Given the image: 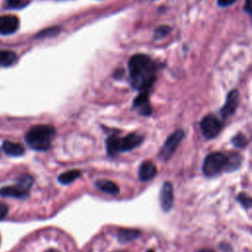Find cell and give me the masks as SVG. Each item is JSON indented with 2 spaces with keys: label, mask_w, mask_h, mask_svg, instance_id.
<instances>
[{
  "label": "cell",
  "mask_w": 252,
  "mask_h": 252,
  "mask_svg": "<svg viewBox=\"0 0 252 252\" xmlns=\"http://www.w3.org/2000/svg\"><path fill=\"white\" fill-rule=\"evenodd\" d=\"M130 82L134 89L149 92L156 81V67L146 54H135L128 62Z\"/></svg>",
  "instance_id": "1"
},
{
  "label": "cell",
  "mask_w": 252,
  "mask_h": 252,
  "mask_svg": "<svg viewBox=\"0 0 252 252\" xmlns=\"http://www.w3.org/2000/svg\"><path fill=\"white\" fill-rule=\"evenodd\" d=\"M54 135V127L50 125L41 124L32 127L26 133L25 140L31 149L39 152H44L49 149Z\"/></svg>",
  "instance_id": "2"
},
{
  "label": "cell",
  "mask_w": 252,
  "mask_h": 252,
  "mask_svg": "<svg viewBox=\"0 0 252 252\" xmlns=\"http://www.w3.org/2000/svg\"><path fill=\"white\" fill-rule=\"evenodd\" d=\"M228 156L223 153H213L206 157L203 162L202 170L206 177L213 178L226 172Z\"/></svg>",
  "instance_id": "3"
},
{
  "label": "cell",
  "mask_w": 252,
  "mask_h": 252,
  "mask_svg": "<svg viewBox=\"0 0 252 252\" xmlns=\"http://www.w3.org/2000/svg\"><path fill=\"white\" fill-rule=\"evenodd\" d=\"M183 136H184L183 131L179 129L166 139V141L164 142V144L162 145V147L159 153V158L162 161L169 160L173 157V155L177 151L180 143L183 139Z\"/></svg>",
  "instance_id": "4"
},
{
  "label": "cell",
  "mask_w": 252,
  "mask_h": 252,
  "mask_svg": "<svg viewBox=\"0 0 252 252\" xmlns=\"http://www.w3.org/2000/svg\"><path fill=\"white\" fill-rule=\"evenodd\" d=\"M200 127L203 136L207 140H210L219 135L222 129V122L215 115H209L201 120Z\"/></svg>",
  "instance_id": "5"
},
{
  "label": "cell",
  "mask_w": 252,
  "mask_h": 252,
  "mask_svg": "<svg viewBox=\"0 0 252 252\" xmlns=\"http://www.w3.org/2000/svg\"><path fill=\"white\" fill-rule=\"evenodd\" d=\"M143 141V136L138 133H130L123 138L116 137L117 152H129L137 148Z\"/></svg>",
  "instance_id": "6"
},
{
  "label": "cell",
  "mask_w": 252,
  "mask_h": 252,
  "mask_svg": "<svg viewBox=\"0 0 252 252\" xmlns=\"http://www.w3.org/2000/svg\"><path fill=\"white\" fill-rule=\"evenodd\" d=\"M160 204L163 212H169L174 205V190L171 183L166 182L162 184L160 193Z\"/></svg>",
  "instance_id": "7"
},
{
  "label": "cell",
  "mask_w": 252,
  "mask_h": 252,
  "mask_svg": "<svg viewBox=\"0 0 252 252\" xmlns=\"http://www.w3.org/2000/svg\"><path fill=\"white\" fill-rule=\"evenodd\" d=\"M238 104H239L238 91L237 90L230 91L227 96L225 105L221 109V115L223 116V118H228L231 116L235 113L238 107Z\"/></svg>",
  "instance_id": "8"
},
{
  "label": "cell",
  "mask_w": 252,
  "mask_h": 252,
  "mask_svg": "<svg viewBox=\"0 0 252 252\" xmlns=\"http://www.w3.org/2000/svg\"><path fill=\"white\" fill-rule=\"evenodd\" d=\"M20 26L19 18L15 15L0 16V34L11 35L14 34Z\"/></svg>",
  "instance_id": "9"
},
{
  "label": "cell",
  "mask_w": 252,
  "mask_h": 252,
  "mask_svg": "<svg viewBox=\"0 0 252 252\" xmlns=\"http://www.w3.org/2000/svg\"><path fill=\"white\" fill-rule=\"evenodd\" d=\"M133 109L136 110L139 115L149 116L152 115V107L149 103V92L142 91L133 101Z\"/></svg>",
  "instance_id": "10"
},
{
  "label": "cell",
  "mask_w": 252,
  "mask_h": 252,
  "mask_svg": "<svg viewBox=\"0 0 252 252\" xmlns=\"http://www.w3.org/2000/svg\"><path fill=\"white\" fill-rule=\"evenodd\" d=\"M157 175V167L151 160H145L139 166L138 178L141 182H148Z\"/></svg>",
  "instance_id": "11"
},
{
  "label": "cell",
  "mask_w": 252,
  "mask_h": 252,
  "mask_svg": "<svg viewBox=\"0 0 252 252\" xmlns=\"http://www.w3.org/2000/svg\"><path fill=\"white\" fill-rule=\"evenodd\" d=\"M28 192L24 191L22 188H20L17 184L14 186H6L0 189V196L2 197H12L17 199H25L28 197Z\"/></svg>",
  "instance_id": "12"
},
{
  "label": "cell",
  "mask_w": 252,
  "mask_h": 252,
  "mask_svg": "<svg viewBox=\"0 0 252 252\" xmlns=\"http://www.w3.org/2000/svg\"><path fill=\"white\" fill-rule=\"evenodd\" d=\"M2 149L6 155L11 157H20L25 153V148L21 144L11 141H4L2 144Z\"/></svg>",
  "instance_id": "13"
},
{
  "label": "cell",
  "mask_w": 252,
  "mask_h": 252,
  "mask_svg": "<svg viewBox=\"0 0 252 252\" xmlns=\"http://www.w3.org/2000/svg\"><path fill=\"white\" fill-rule=\"evenodd\" d=\"M96 186L100 190H102V191H104V192H106L108 194L116 195V194L119 193L118 186L115 183H113L111 181H108V180H100V181H98L96 183Z\"/></svg>",
  "instance_id": "14"
},
{
  "label": "cell",
  "mask_w": 252,
  "mask_h": 252,
  "mask_svg": "<svg viewBox=\"0 0 252 252\" xmlns=\"http://www.w3.org/2000/svg\"><path fill=\"white\" fill-rule=\"evenodd\" d=\"M140 231L136 229H119L117 232V238L119 242L126 243L132 241L140 236Z\"/></svg>",
  "instance_id": "15"
},
{
  "label": "cell",
  "mask_w": 252,
  "mask_h": 252,
  "mask_svg": "<svg viewBox=\"0 0 252 252\" xmlns=\"http://www.w3.org/2000/svg\"><path fill=\"white\" fill-rule=\"evenodd\" d=\"M17 55L10 50H0V66L8 67L12 66L17 61Z\"/></svg>",
  "instance_id": "16"
},
{
  "label": "cell",
  "mask_w": 252,
  "mask_h": 252,
  "mask_svg": "<svg viewBox=\"0 0 252 252\" xmlns=\"http://www.w3.org/2000/svg\"><path fill=\"white\" fill-rule=\"evenodd\" d=\"M241 157L238 154L231 153L229 156H228V163L226 167V172H234L237 171L238 167L241 165Z\"/></svg>",
  "instance_id": "17"
},
{
  "label": "cell",
  "mask_w": 252,
  "mask_h": 252,
  "mask_svg": "<svg viewBox=\"0 0 252 252\" xmlns=\"http://www.w3.org/2000/svg\"><path fill=\"white\" fill-rule=\"evenodd\" d=\"M80 176H81V173L77 170L68 171V172L61 174L58 177V182L63 185H67V184H70L71 183L75 182L77 179H79Z\"/></svg>",
  "instance_id": "18"
},
{
  "label": "cell",
  "mask_w": 252,
  "mask_h": 252,
  "mask_svg": "<svg viewBox=\"0 0 252 252\" xmlns=\"http://www.w3.org/2000/svg\"><path fill=\"white\" fill-rule=\"evenodd\" d=\"M33 183H34V179H33L31 176H29V175H24V176H22V177L18 180V182H17L16 184H17L20 188H22L24 191H26V192L29 193V191H30V189H31V187H32V185H33Z\"/></svg>",
  "instance_id": "19"
},
{
  "label": "cell",
  "mask_w": 252,
  "mask_h": 252,
  "mask_svg": "<svg viewBox=\"0 0 252 252\" xmlns=\"http://www.w3.org/2000/svg\"><path fill=\"white\" fill-rule=\"evenodd\" d=\"M171 31H172V28L169 27V26H166V25L160 26V27H158V28L155 30L154 38H155V40H160V39L164 38L165 36L169 35Z\"/></svg>",
  "instance_id": "20"
},
{
  "label": "cell",
  "mask_w": 252,
  "mask_h": 252,
  "mask_svg": "<svg viewBox=\"0 0 252 252\" xmlns=\"http://www.w3.org/2000/svg\"><path fill=\"white\" fill-rule=\"evenodd\" d=\"M231 143L236 148H244L247 145V140H246V137L242 133H238L232 138Z\"/></svg>",
  "instance_id": "21"
},
{
  "label": "cell",
  "mask_w": 252,
  "mask_h": 252,
  "mask_svg": "<svg viewBox=\"0 0 252 252\" xmlns=\"http://www.w3.org/2000/svg\"><path fill=\"white\" fill-rule=\"evenodd\" d=\"M60 31V28L58 27H52V28H48V29H46L44 31H42L41 33H39L37 35V38H41V39H44V38H47V37H53L55 35H57Z\"/></svg>",
  "instance_id": "22"
},
{
  "label": "cell",
  "mask_w": 252,
  "mask_h": 252,
  "mask_svg": "<svg viewBox=\"0 0 252 252\" xmlns=\"http://www.w3.org/2000/svg\"><path fill=\"white\" fill-rule=\"evenodd\" d=\"M237 201L241 204V206L248 210L250 207H251V198L246 195L245 193H240L238 196H237Z\"/></svg>",
  "instance_id": "23"
},
{
  "label": "cell",
  "mask_w": 252,
  "mask_h": 252,
  "mask_svg": "<svg viewBox=\"0 0 252 252\" xmlns=\"http://www.w3.org/2000/svg\"><path fill=\"white\" fill-rule=\"evenodd\" d=\"M5 1L12 8H20L26 5L25 0H5Z\"/></svg>",
  "instance_id": "24"
},
{
  "label": "cell",
  "mask_w": 252,
  "mask_h": 252,
  "mask_svg": "<svg viewBox=\"0 0 252 252\" xmlns=\"http://www.w3.org/2000/svg\"><path fill=\"white\" fill-rule=\"evenodd\" d=\"M8 214V207L6 204L0 202V221L3 220Z\"/></svg>",
  "instance_id": "25"
},
{
  "label": "cell",
  "mask_w": 252,
  "mask_h": 252,
  "mask_svg": "<svg viewBox=\"0 0 252 252\" xmlns=\"http://www.w3.org/2000/svg\"><path fill=\"white\" fill-rule=\"evenodd\" d=\"M236 0H218V5L220 7H228L233 4Z\"/></svg>",
  "instance_id": "26"
},
{
  "label": "cell",
  "mask_w": 252,
  "mask_h": 252,
  "mask_svg": "<svg viewBox=\"0 0 252 252\" xmlns=\"http://www.w3.org/2000/svg\"><path fill=\"white\" fill-rule=\"evenodd\" d=\"M244 10H245L248 14L251 13V9H250V0H246L245 6H244Z\"/></svg>",
  "instance_id": "27"
},
{
  "label": "cell",
  "mask_w": 252,
  "mask_h": 252,
  "mask_svg": "<svg viewBox=\"0 0 252 252\" xmlns=\"http://www.w3.org/2000/svg\"><path fill=\"white\" fill-rule=\"evenodd\" d=\"M198 252H214V251L210 250V249H202V250H199Z\"/></svg>",
  "instance_id": "28"
},
{
  "label": "cell",
  "mask_w": 252,
  "mask_h": 252,
  "mask_svg": "<svg viewBox=\"0 0 252 252\" xmlns=\"http://www.w3.org/2000/svg\"><path fill=\"white\" fill-rule=\"evenodd\" d=\"M46 252H59V251L55 250V249H48Z\"/></svg>",
  "instance_id": "29"
},
{
  "label": "cell",
  "mask_w": 252,
  "mask_h": 252,
  "mask_svg": "<svg viewBox=\"0 0 252 252\" xmlns=\"http://www.w3.org/2000/svg\"><path fill=\"white\" fill-rule=\"evenodd\" d=\"M147 252H155V251H154V250H152V249H150V250H148Z\"/></svg>",
  "instance_id": "30"
}]
</instances>
